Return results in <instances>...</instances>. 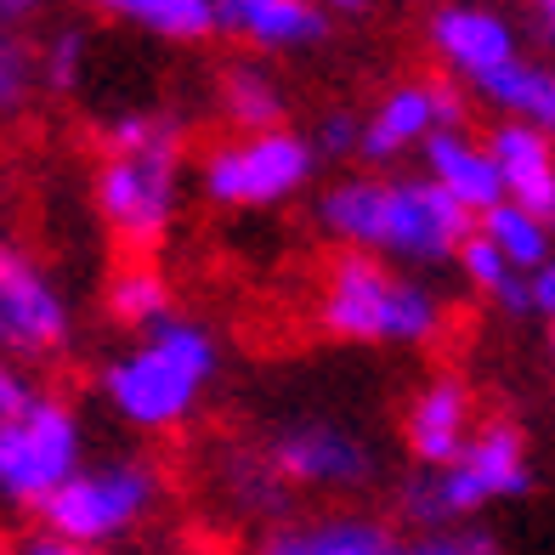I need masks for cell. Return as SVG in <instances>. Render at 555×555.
Instances as JSON below:
<instances>
[{"label":"cell","mask_w":555,"mask_h":555,"mask_svg":"<svg viewBox=\"0 0 555 555\" xmlns=\"http://www.w3.org/2000/svg\"><path fill=\"white\" fill-rule=\"evenodd\" d=\"M453 261H460V272H465V284H470V289H482V295L504 300L511 312H521V278L499 261V249H493L482 233H470V238L460 244V256H453Z\"/></svg>","instance_id":"obj_23"},{"label":"cell","mask_w":555,"mask_h":555,"mask_svg":"<svg viewBox=\"0 0 555 555\" xmlns=\"http://www.w3.org/2000/svg\"><path fill=\"white\" fill-rule=\"evenodd\" d=\"M256 555H402L397 527L363 511H323L278 521L256 544Z\"/></svg>","instance_id":"obj_15"},{"label":"cell","mask_w":555,"mask_h":555,"mask_svg":"<svg viewBox=\"0 0 555 555\" xmlns=\"http://www.w3.org/2000/svg\"><path fill=\"white\" fill-rule=\"evenodd\" d=\"M35 397V386L23 380V369H12L7 358H0V414H12V409H23V402Z\"/></svg>","instance_id":"obj_29"},{"label":"cell","mask_w":555,"mask_h":555,"mask_svg":"<svg viewBox=\"0 0 555 555\" xmlns=\"http://www.w3.org/2000/svg\"><path fill=\"white\" fill-rule=\"evenodd\" d=\"M402 555H499V544L482 527H448V533H420L414 544H402Z\"/></svg>","instance_id":"obj_26"},{"label":"cell","mask_w":555,"mask_h":555,"mask_svg":"<svg viewBox=\"0 0 555 555\" xmlns=\"http://www.w3.org/2000/svg\"><path fill=\"white\" fill-rule=\"evenodd\" d=\"M539 29H544L550 52H555V0H544V7H539Z\"/></svg>","instance_id":"obj_31"},{"label":"cell","mask_w":555,"mask_h":555,"mask_svg":"<svg viewBox=\"0 0 555 555\" xmlns=\"http://www.w3.org/2000/svg\"><path fill=\"white\" fill-rule=\"evenodd\" d=\"M521 312L555 323V256H550L539 272H527V278H521Z\"/></svg>","instance_id":"obj_28"},{"label":"cell","mask_w":555,"mask_h":555,"mask_svg":"<svg viewBox=\"0 0 555 555\" xmlns=\"http://www.w3.org/2000/svg\"><path fill=\"white\" fill-rule=\"evenodd\" d=\"M159 504V465L137 460V453H108V460H86L68 482L40 504V533L108 550L114 539L137 533Z\"/></svg>","instance_id":"obj_5"},{"label":"cell","mask_w":555,"mask_h":555,"mask_svg":"<svg viewBox=\"0 0 555 555\" xmlns=\"http://www.w3.org/2000/svg\"><path fill=\"white\" fill-rule=\"evenodd\" d=\"M318 323L346 346H431L448 323V307L414 272L340 249L318 289Z\"/></svg>","instance_id":"obj_3"},{"label":"cell","mask_w":555,"mask_h":555,"mask_svg":"<svg viewBox=\"0 0 555 555\" xmlns=\"http://www.w3.org/2000/svg\"><path fill=\"white\" fill-rule=\"evenodd\" d=\"M108 318L125 323V330H154V323L170 318V289L154 267H131L108 284Z\"/></svg>","instance_id":"obj_22"},{"label":"cell","mask_w":555,"mask_h":555,"mask_svg":"<svg viewBox=\"0 0 555 555\" xmlns=\"http://www.w3.org/2000/svg\"><path fill=\"white\" fill-rule=\"evenodd\" d=\"M74 346V307L29 249L0 238V358L52 363Z\"/></svg>","instance_id":"obj_9"},{"label":"cell","mask_w":555,"mask_h":555,"mask_svg":"<svg viewBox=\"0 0 555 555\" xmlns=\"http://www.w3.org/2000/svg\"><path fill=\"white\" fill-rule=\"evenodd\" d=\"M425 35H431V52L448 63V74H460L470 91L521 57L516 23L493 7H437Z\"/></svg>","instance_id":"obj_12"},{"label":"cell","mask_w":555,"mask_h":555,"mask_svg":"<svg viewBox=\"0 0 555 555\" xmlns=\"http://www.w3.org/2000/svg\"><path fill=\"white\" fill-rule=\"evenodd\" d=\"M533 488V460L516 420H476L465 453L448 470H414L402 488V516L425 533H448L453 521L482 516L488 504L521 499Z\"/></svg>","instance_id":"obj_4"},{"label":"cell","mask_w":555,"mask_h":555,"mask_svg":"<svg viewBox=\"0 0 555 555\" xmlns=\"http://www.w3.org/2000/svg\"><path fill=\"white\" fill-rule=\"evenodd\" d=\"M448 125H465V103L448 80H437V74H425V80H397L380 103L363 114L358 159L391 165V159L409 154V147H425L437 131H448Z\"/></svg>","instance_id":"obj_11"},{"label":"cell","mask_w":555,"mask_h":555,"mask_svg":"<svg viewBox=\"0 0 555 555\" xmlns=\"http://www.w3.org/2000/svg\"><path fill=\"white\" fill-rule=\"evenodd\" d=\"M420 159H425V182H431L437 193H448L470 221H482L488 210L504 205V188H499V170H493L488 142L476 137V131H465V125L437 131L431 142L420 147Z\"/></svg>","instance_id":"obj_14"},{"label":"cell","mask_w":555,"mask_h":555,"mask_svg":"<svg viewBox=\"0 0 555 555\" xmlns=\"http://www.w3.org/2000/svg\"><path fill=\"white\" fill-rule=\"evenodd\" d=\"M216 374H221L216 330L198 318L170 312L165 323L142 330L125 351H114L103 374H96V391L137 431H170V425H182L205 402Z\"/></svg>","instance_id":"obj_2"},{"label":"cell","mask_w":555,"mask_h":555,"mask_svg":"<svg viewBox=\"0 0 555 555\" xmlns=\"http://www.w3.org/2000/svg\"><path fill=\"white\" fill-rule=\"evenodd\" d=\"M86 46H91V40H86L80 23H57L52 40L35 52V74H40L52 91H74V86H80V68H86Z\"/></svg>","instance_id":"obj_24"},{"label":"cell","mask_w":555,"mask_h":555,"mask_svg":"<svg viewBox=\"0 0 555 555\" xmlns=\"http://www.w3.org/2000/svg\"><path fill=\"white\" fill-rule=\"evenodd\" d=\"M476 233H482V238L499 249V261L511 267L516 278L539 272V267L555 256V227H544L539 216H527V210H516V205L488 210L482 221H476Z\"/></svg>","instance_id":"obj_21"},{"label":"cell","mask_w":555,"mask_h":555,"mask_svg":"<svg viewBox=\"0 0 555 555\" xmlns=\"http://www.w3.org/2000/svg\"><path fill=\"white\" fill-rule=\"evenodd\" d=\"M35 86V46L17 29H0V114H12Z\"/></svg>","instance_id":"obj_25"},{"label":"cell","mask_w":555,"mask_h":555,"mask_svg":"<svg viewBox=\"0 0 555 555\" xmlns=\"http://www.w3.org/2000/svg\"><path fill=\"white\" fill-rule=\"evenodd\" d=\"M482 142L493 154L504 205H516L527 216H539L544 227H555V142L527 131V125H516V119H499Z\"/></svg>","instance_id":"obj_16"},{"label":"cell","mask_w":555,"mask_h":555,"mask_svg":"<svg viewBox=\"0 0 555 555\" xmlns=\"http://www.w3.org/2000/svg\"><path fill=\"white\" fill-rule=\"evenodd\" d=\"M108 12L142 35L170 40V46H205L210 35H221L216 0H114Z\"/></svg>","instance_id":"obj_20"},{"label":"cell","mask_w":555,"mask_h":555,"mask_svg":"<svg viewBox=\"0 0 555 555\" xmlns=\"http://www.w3.org/2000/svg\"><path fill=\"white\" fill-rule=\"evenodd\" d=\"M318 221L351 256H374L386 267H448L476 233V221L425 176H340L318 198Z\"/></svg>","instance_id":"obj_1"},{"label":"cell","mask_w":555,"mask_h":555,"mask_svg":"<svg viewBox=\"0 0 555 555\" xmlns=\"http://www.w3.org/2000/svg\"><path fill=\"white\" fill-rule=\"evenodd\" d=\"M261 460L284 488H307V493H358L374 482V448L340 420L284 425Z\"/></svg>","instance_id":"obj_10"},{"label":"cell","mask_w":555,"mask_h":555,"mask_svg":"<svg viewBox=\"0 0 555 555\" xmlns=\"http://www.w3.org/2000/svg\"><path fill=\"white\" fill-rule=\"evenodd\" d=\"M550 358H555V323H550Z\"/></svg>","instance_id":"obj_32"},{"label":"cell","mask_w":555,"mask_h":555,"mask_svg":"<svg viewBox=\"0 0 555 555\" xmlns=\"http://www.w3.org/2000/svg\"><path fill=\"white\" fill-rule=\"evenodd\" d=\"M358 137H363V119L335 108V114H323L312 147H318V159H358Z\"/></svg>","instance_id":"obj_27"},{"label":"cell","mask_w":555,"mask_h":555,"mask_svg":"<svg viewBox=\"0 0 555 555\" xmlns=\"http://www.w3.org/2000/svg\"><path fill=\"white\" fill-rule=\"evenodd\" d=\"M312 176H318L312 137L284 125V131H256L210 147L198 182H205V198L221 210H272L300 188H312Z\"/></svg>","instance_id":"obj_8"},{"label":"cell","mask_w":555,"mask_h":555,"mask_svg":"<svg viewBox=\"0 0 555 555\" xmlns=\"http://www.w3.org/2000/svg\"><path fill=\"white\" fill-rule=\"evenodd\" d=\"M216 23L256 52H312L330 40V12L312 0H221Z\"/></svg>","instance_id":"obj_17"},{"label":"cell","mask_w":555,"mask_h":555,"mask_svg":"<svg viewBox=\"0 0 555 555\" xmlns=\"http://www.w3.org/2000/svg\"><path fill=\"white\" fill-rule=\"evenodd\" d=\"M476 431V397L460 374H431L402 409V442L420 470H448Z\"/></svg>","instance_id":"obj_13"},{"label":"cell","mask_w":555,"mask_h":555,"mask_svg":"<svg viewBox=\"0 0 555 555\" xmlns=\"http://www.w3.org/2000/svg\"><path fill=\"white\" fill-rule=\"evenodd\" d=\"M12 555H103V550H86V544H68V539H52V533H29L17 539Z\"/></svg>","instance_id":"obj_30"},{"label":"cell","mask_w":555,"mask_h":555,"mask_svg":"<svg viewBox=\"0 0 555 555\" xmlns=\"http://www.w3.org/2000/svg\"><path fill=\"white\" fill-rule=\"evenodd\" d=\"M476 96H488L493 108H504V119H516L527 131L555 142V63L516 57L511 68H499L493 80L476 86Z\"/></svg>","instance_id":"obj_18"},{"label":"cell","mask_w":555,"mask_h":555,"mask_svg":"<svg viewBox=\"0 0 555 555\" xmlns=\"http://www.w3.org/2000/svg\"><path fill=\"white\" fill-rule=\"evenodd\" d=\"M221 114L238 125V137H256V131H284V114H289V96L278 86V74L267 63H227L221 68Z\"/></svg>","instance_id":"obj_19"},{"label":"cell","mask_w":555,"mask_h":555,"mask_svg":"<svg viewBox=\"0 0 555 555\" xmlns=\"http://www.w3.org/2000/svg\"><path fill=\"white\" fill-rule=\"evenodd\" d=\"M91 198H96V216L131 249L159 244L165 227L176 221V205H182V137L165 131L147 147L108 154L91 176Z\"/></svg>","instance_id":"obj_7"},{"label":"cell","mask_w":555,"mask_h":555,"mask_svg":"<svg viewBox=\"0 0 555 555\" xmlns=\"http://www.w3.org/2000/svg\"><path fill=\"white\" fill-rule=\"evenodd\" d=\"M86 465V420L74 402L35 391L23 409L0 414V504L40 511Z\"/></svg>","instance_id":"obj_6"}]
</instances>
